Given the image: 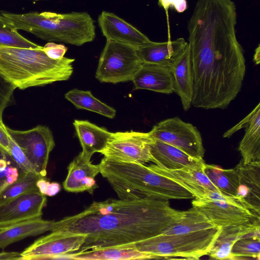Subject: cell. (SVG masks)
Returning a JSON list of instances; mask_svg holds the SVG:
<instances>
[{"label": "cell", "instance_id": "cell-35", "mask_svg": "<svg viewBox=\"0 0 260 260\" xmlns=\"http://www.w3.org/2000/svg\"><path fill=\"white\" fill-rule=\"evenodd\" d=\"M10 153L20 168L24 172L35 173L33 168L25 155L18 145L8 134Z\"/></svg>", "mask_w": 260, "mask_h": 260}, {"label": "cell", "instance_id": "cell-2", "mask_svg": "<svg viewBox=\"0 0 260 260\" xmlns=\"http://www.w3.org/2000/svg\"><path fill=\"white\" fill-rule=\"evenodd\" d=\"M184 213L171 207L168 200L109 199L54 221L51 231L85 235L79 251L125 247L161 234Z\"/></svg>", "mask_w": 260, "mask_h": 260}, {"label": "cell", "instance_id": "cell-21", "mask_svg": "<svg viewBox=\"0 0 260 260\" xmlns=\"http://www.w3.org/2000/svg\"><path fill=\"white\" fill-rule=\"evenodd\" d=\"M132 81L136 89H146L165 94L173 92V77L170 68L143 63Z\"/></svg>", "mask_w": 260, "mask_h": 260}, {"label": "cell", "instance_id": "cell-20", "mask_svg": "<svg viewBox=\"0 0 260 260\" xmlns=\"http://www.w3.org/2000/svg\"><path fill=\"white\" fill-rule=\"evenodd\" d=\"M235 169L240 184L238 197L260 215V161L244 164L241 160Z\"/></svg>", "mask_w": 260, "mask_h": 260}, {"label": "cell", "instance_id": "cell-1", "mask_svg": "<svg viewBox=\"0 0 260 260\" xmlns=\"http://www.w3.org/2000/svg\"><path fill=\"white\" fill-rule=\"evenodd\" d=\"M236 21L232 0L197 1L187 25L196 108L225 109L241 90L246 66Z\"/></svg>", "mask_w": 260, "mask_h": 260}, {"label": "cell", "instance_id": "cell-33", "mask_svg": "<svg viewBox=\"0 0 260 260\" xmlns=\"http://www.w3.org/2000/svg\"><path fill=\"white\" fill-rule=\"evenodd\" d=\"M232 259H259L260 237L251 236L239 239L232 249Z\"/></svg>", "mask_w": 260, "mask_h": 260}, {"label": "cell", "instance_id": "cell-12", "mask_svg": "<svg viewBox=\"0 0 260 260\" xmlns=\"http://www.w3.org/2000/svg\"><path fill=\"white\" fill-rule=\"evenodd\" d=\"M85 238L84 234L52 232L26 248L20 253L21 259H58L63 255L79 251Z\"/></svg>", "mask_w": 260, "mask_h": 260}, {"label": "cell", "instance_id": "cell-41", "mask_svg": "<svg viewBox=\"0 0 260 260\" xmlns=\"http://www.w3.org/2000/svg\"><path fill=\"white\" fill-rule=\"evenodd\" d=\"M60 185L56 182L50 183L47 189L46 196H53L60 190Z\"/></svg>", "mask_w": 260, "mask_h": 260}, {"label": "cell", "instance_id": "cell-39", "mask_svg": "<svg viewBox=\"0 0 260 260\" xmlns=\"http://www.w3.org/2000/svg\"><path fill=\"white\" fill-rule=\"evenodd\" d=\"M49 183L45 178H40L37 180L36 185L40 192L46 196Z\"/></svg>", "mask_w": 260, "mask_h": 260}, {"label": "cell", "instance_id": "cell-13", "mask_svg": "<svg viewBox=\"0 0 260 260\" xmlns=\"http://www.w3.org/2000/svg\"><path fill=\"white\" fill-rule=\"evenodd\" d=\"M46 203V196L32 191L0 205V228L42 217Z\"/></svg>", "mask_w": 260, "mask_h": 260}, {"label": "cell", "instance_id": "cell-29", "mask_svg": "<svg viewBox=\"0 0 260 260\" xmlns=\"http://www.w3.org/2000/svg\"><path fill=\"white\" fill-rule=\"evenodd\" d=\"M216 226L199 209L192 207L185 211L183 217L161 234H183Z\"/></svg>", "mask_w": 260, "mask_h": 260}, {"label": "cell", "instance_id": "cell-31", "mask_svg": "<svg viewBox=\"0 0 260 260\" xmlns=\"http://www.w3.org/2000/svg\"><path fill=\"white\" fill-rule=\"evenodd\" d=\"M26 173L11 155L0 146V191Z\"/></svg>", "mask_w": 260, "mask_h": 260}, {"label": "cell", "instance_id": "cell-28", "mask_svg": "<svg viewBox=\"0 0 260 260\" xmlns=\"http://www.w3.org/2000/svg\"><path fill=\"white\" fill-rule=\"evenodd\" d=\"M64 96L77 109L88 110L109 118L115 116L116 110L95 98L90 91L73 89L67 92Z\"/></svg>", "mask_w": 260, "mask_h": 260}, {"label": "cell", "instance_id": "cell-26", "mask_svg": "<svg viewBox=\"0 0 260 260\" xmlns=\"http://www.w3.org/2000/svg\"><path fill=\"white\" fill-rule=\"evenodd\" d=\"M59 259L76 260H134L152 259L151 255L132 247H110L78 251L62 255Z\"/></svg>", "mask_w": 260, "mask_h": 260}, {"label": "cell", "instance_id": "cell-32", "mask_svg": "<svg viewBox=\"0 0 260 260\" xmlns=\"http://www.w3.org/2000/svg\"><path fill=\"white\" fill-rule=\"evenodd\" d=\"M0 45L22 47L27 48H38L39 46L21 36L7 20L0 15Z\"/></svg>", "mask_w": 260, "mask_h": 260}, {"label": "cell", "instance_id": "cell-6", "mask_svg": "<svg viewBox=\"0 0 260 260\" xmlns=\"http://www.w3.org/2000/svg\"><path fill=\"white\" fill-rule=\"evenodd\" d=\"M221 228L216 226L183 234H160L125 247H134L151 255L152 259H199L208 254Z\"/></svg>", "mask_w": 260, "mask_h": 260}, {"label": "cell", "instance_id": "cell-30", "mask_svg": "<svg viewBox=\"0 0 260 260\" xmlns=\"http://www.w3.org/2000/svg\"><path fill=\"white\" fill-rule=\"evenodd\" d=\"M40 178L43 177L35 173H26L17 181L0 191V205L23 194L32 191H39L36 183Z\"/></svg>", "mask_w": 260, "mask_h": 260}, {"label": "cell", "instance_id": "cell-11", "mask_svg": "<svg viewBox=\"0 0 260 260\" xmlns=\"http://www.w3.org/2000/svg\"><path fill=\"white\" fill-rule=\"evenodd\" d=\"M152 140L148 133H112L107 146L100 153L106 158L118 161L154 163L150 147Z\"/></svg>", "mask_w": 260, "mask_h": 260}, {"label": "cell", "instance_id": "cell-37", "mask_svg": "<svg viewBox=\"0 0 260 260\" xmlns=\"http://www.w3.org/2000/svg\"><path fill=\"white\" fill-rule=\"evenodd\" d=\"M158 5L167 12L170 7H173L179 13H182L187 9L186 0H158Z\"/></svg>", "mask_w": 260, "mask_h": 260}, {"label": "cell", "instance_id": "cell-38", "mask_svg": "<svg viewBox=\"0 0 260 260\" xmlns=\"http://www.w3.org/2000/svg\"><path fill=\"white\" fill-rule=\"evenodd\" d=\"M0 146L10 154L8 134L6 130V125L3 127L0 126Z\"/></svg>", "mask_w": 260, "mask_h": 260}, {"label": "cell", "instance_id": "cell-43", "mask_svg": "<svg viewBox=\"0 0 260 260\" xmlns=\"http://www.w3.org/2000/svg\"><path fill=\"white\" fill-rule=\"evenodd\" d=\"M35 1H40V0H35Z\"/></svg>", "mask_w": 260, "mask_h": 260}, {"label": "cell", "instance_id": "cell-5", "mask_svg": "<svg viewBox=\"0 0 260 260\" xmlns=\"http://www.w3.org/2000/svg\"><path fill=\"white\" fill-rule=\"evenodd\" d=\"M1 15L15 29L28 31L49 42L79 46L92 42L95 37L93 20L87 12H35L20 14L1 12Z\"/></svg>", "mask_w": 260, "mask_h": 260}, {"label": "cell", "instance_id": "cell-18", "mask_svg": "<svg viewBox=\"0 0 260 260\" xmlns=\"http://www.w3.org/2000/svg\"><path fill=\"white\" fill-rule=\"evenodd\" d=\"M188 42L182 38L165 42L148 43L137 49L139 57L143 63H148L171 68L183 53Z\"/></svg>", "mask_w": 260, "mask_h": 260}, {"label": "cell", "instance_id": "cell-10", "mask_svg": "<svg viewBox=\"0 0 260 260\" xmlns=\"http://www.w3.org/2000/svg\"><path fill=\"white\" fill-rule=\"evenodd\" d=\"M148 133L155 140L174 146L193 157L203 159L205 149L200 132L178 117L159 122Z\"/></svg>", "mask_w": 260, "mask_h": 260}, {"label": "cell", "instance_id": "cell-42", "mask_svg": "<svg viewBox=\"0 0 260 260\" xmlns=\"http://www.w3.org/2000/svg\"><path fill=\"white\" fill-rule=\"evenodd\" d=\"M253 60L256 64H258L260 62V49L259 45L256 48L253 56Z\"/></svg>", "mask_w": 260, "mask_h": 260}, {"label": "cell", "instance_id": "cell-3", "mask_svg": "<svg viewBox=\"0 0 260 260\" xmlns=\"http://www.w3.org/2000/svg\"><path fill=\"white\" fill-rule=\"evenodd\" d=\"M99 165L101 174L107 179L120 199L169 200L193 198L184 188L155 172L148 165L105 157Z\"/></svg>", "mask_w": 260, "mask_h": 260}, {"label": "cell", "instance_id": "cell-27", "mask_svg": "<svg viewBox=\"0 0 260 260\" xmlns=\"http://www.w3.org/2000/svg\"><path fill=\"white\" fill-rule=\"evenodd\" d=\"M204 171L222 194L238 197L239 181L235 169H223L215 165H205Z\"/></svg>", "mask_w": 260, "mask_h": 260}, {"label": "cell", "instance_id": "cell-34", "mask_svg": "<svg viewBox=\"0 0 260 260\" xmlns=\"http://www.w3.org/2000/svg\"><path fill=\"white\" fill-rule=\"evenodd\" d=\"M15 87L6 82L0 76V126L5 125L3 121V114L5 109L12 103Z\"/></svg>", "mask_w": 260, "mask_h": 260}, {"label": "cell", "instance_id": "cell-15", "mask_svg": "<svg viewBox=\"0 0 260 260\" xmlns=\"http://www.w3.org/2000/svg\"><path fill=\"white\" fill-rule=\"evenodd\" d=\"M98 23L107 40L126 44L137 49L150 41L136 27L112 13L103 11L99 16Z\"/></svg>", "mask_w": 260, "mask_h": 260}, {"label": "cell", "instance_id": "cell-17", "mask_svg": "<svg viewBox=\"0 0 260 260\" xmlns=\"http://www.w3.org/2000/svg\"><path fill=\"white\" fill-rule=\"evenodd\" d=\"M68 173L63 182L65 190L70 192L87 191L93 194L98 187L95 180L100 173V165H94L90 159L85 156L81 152L69 164Z\"/></svg>", "mask_w": 260, "mask_h": 260}, {"label": "cell", "instance_id": "cell-14", "mask_svg": "<svg viewBox=\"0 0 260 260\" xmlns=\"http://www.w3.org/2000/svg\"><path fill=\"white\" fill-rule=\"evenodd\" d=\"M148 166L155 172L184 188L192 194L194 199L201 198L211 191L221 193L206 175L204 171V167L200 169L184 167L171 170L154 164Z\"/></svg>", "mask_w": 260, "mask_h": 260}, {"label": "cell", "instance_id": "cell-36", "mask_svg": "<svg viewBox=\"0 0 260 260\" xmlns=\"http://www.w3.org/2000/svg\"><path fill=\"white\" fill-rule=\"evenodd\" d=\"M43 50L50 58L54 59H60L64 57L68 48L62 44L49 42L43 47Z\"/></svg>", "mask_w": 260, "mask_h": 260}, {"label": "cell", "instance_id": "cell-19", "mask_svg": "<svg viewBox=\"0 0 260 260\" xmlns=\"http://www.w3.org/2000/svg\"><path fill=\"white\" fill-rule=\"evenodd\" d=\"M259 228V219L246 224L221 228L208 255L212 259H232L231 251L235 242L244 237H260Z\"/></svg>", "mask_w": 260, "mask_h": 260}, {"label": "cell", "instance_id": "cell-23", "mask_svg": "<svg viewBox=\"0 0 260 260\" xmlns=\"http://www.w3.org/2000/svg\"><path fill=\"white\" fill-rule=\"evenodd\" d=\"M170 69L173 77V92L179 95L184 110L187 111L191 106L193 93V74L188 44Z\"/></svg>", "mask_w": 260, "mask_h": 260}, {"label": "cell", "instance_id": "cell-40", "mask_svg": "<svg viewBox=\"0 0 260 260\" xmlns=\"http://www.w3.org/2000/svg\"><path fill=\"white\" fill-rule=\"evenodd\" d=\"M20 253L17 252H2L0 253V260L21 259Z\"/></svg>", "mask_w": 260, "mask_h": 260}, {"label": "cell", "instance_id": "cell-9", "mask_svg": "<svg viewBox=\"0 0 260 260\" xmlns=\"http://www.w3.org/2000/svg\"><path fill=\"white\" fill-rule=\"evenodd\" d=\"M6 130L23 152L35 173L45 178L49 154L55 146L51 129L38 125L27 131L14 130L6 125Z\"/></svg>", "mask_w": 260, "mask_h": 260}, {"label": "cell", "instance_id": "cell-8", "mask_svg": "<svg viewBox=\"0 0 260 260\" xmlns=\"http://www.w3.org/2000/svg\"><path fill=\"white\" fill-rule=\"evenodd\" d=\"M142 63L137 48L107 40L99 59L95 77L101 82L113 84L132 81Z\"/></svg>", "mask_w": 260, "mask_h": 260}, {"label": "cell", "instance_id": "cell-24", "mask_svg": "<svg viewBox=\"0 0 260 260\" xmlns=\"http://www.w3.org/2000/svg\"><path fill=\"white\" fill-rule=\"evenodd\" d=\"M73 125L82 148L81 153L89 159L106 147L112 134L87 120L76 119Z\"/></svg>", "mask_w": 260, "mask_h": 260}, {"label": "cell", "instance_id": "cell-4", "mask_svg": "<svg viewBox=\"0 0 260 260\" xmlns=\"http://www.w3.org/2000/svg\"><path fill=\"white\" fill-rule=\"evenodd\" d=\"M43 48L0 45V76L20 89L69 80L75 59L63 57L54 59Z\"/></svg>", "mask_w": 260, "mask_h": 260}, {"label": "cell", "instance_id": "cell-25", "mask_svg": "<svg viewBox=\"0 0 260 260\" xmlns=\"http://www.w3.org/2000/svg\"><path fill=\"white\" fill-rule=\"evenodd\" d=\"M54 221L41 217L0 228V248L4 249L11 244L27 237L51 231Z\"/></svg>", "mask_w": 260, "mask_h": 260}, {"label": "cell", "instance_id": "cell-7", "mask_svg": "<svg viewBox=\"0 0 260 260\" xmlns=\"http://www.w3.org/2000/svg\"><path fill=\"white\" fill-rule=\"evenodd\" d=\"M191 203L218 227L244 225L260 219L259 215L239 197L211 191L201 198L194 199Z\"/></svg>", "mask_w": 260, "mask_h": 260}, {"label": "cell", "instance_id": "cell-22", "mask_svg": "<svg viewBox=\"0 0 260 260\" xmlns=\"http://www.w3.org/2000/svg\"><path fill=\"white\" fill-rule=\"evenodd\" d=\"M154 164L166 169L177 170L184 167L200 169L204 167L203 159H197L179 149L153 139L150 144Z\"/></svg>", "mask_w": 260, "mask_h": 260}, {"label": "cell", "instance_id": "cell-16", "mask_svg": "<svg viewBox=\"0 0 260 260\" xmlns=\"http://www.w3.org/2000/svg\"><path fill=\"white\" fill-rule=\"evenodd\" d=\"M243 127H245V133L238 147L242 157L241 160L244 164L260 161V103L223 137H230Z\"/></svg>", "mask_w": 260, "mask_h": 260}]
</instances>
